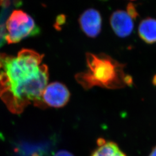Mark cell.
<instances>
[{"instance_id": "6", "label": "cell", "mask_w": 156, "mask_h": 156, "mask_svg": "<svg viewBox=\"0 0 156 156\" xmlns=\"http://www.w3.org/2000/svg\"><path fill=\"white\" fill-rule=\"evenodd\" d=\"M110 24L114 33L118 37L125 38L132 33L134 23L127 13L122 10L114 12L110 17Z\"/></svg>"}, {"instance_id": "7", "label": "cell", "mask_w": 156, "mask_h": 156, "mask_svg": "<svg viewBox=\"0 0 156 156\" xmlns=\"http://www.w3.org/2000/svg\"><path fill=\"white\" fill-rule=\"evenodd\" d=\"M140 38L146 43H156V19L147 17L142 20L138 27Z\"/></svg>"}, {"instance_id": "2", "label": "cell", "mask_w": 156, "mask_h": 156, "mask_svg": "<svg viewBox=\"0 0 156 156\" xmlns=\"http://www.w3.org/2000/svg\"><path fill=\"white\" fill-rule=\"evenodd\" d=\"M86 62L87 69L75 76L84 89L94 86L117 89L133 84L132 78L124 73V65L107 55L87 53Z\"/></svg>"}, {"instance_id": "10", "label": "cell", "mask_w": 156, "mask_h": 156, "mask_svg": "<svg viewBox=\"0 0 156 156\" xmlns=\"http://www.w3.org/2000/svg\"><path fill=\"white\" fill-rule=\"evenodd\" d=\"M111 156H127V155L123 151H121V149H120L116 151L115 153L112 154Z\"/></svg>"}, {"instance_id": "11", "label": "cell", "mask_w": 156, "mask_h": 156, "mask_svg": "<svg viewBox=\"0 0 156 156\" xmlns=\"http://www.w3.org/2000/svg\"><path fill=\"white\" fill-rule=\"evenodd\" d=\"M149 156H156V146L153 148Z\"/></svg>"}, {"instance_id": "1", "label": "cell", "mask_w": 156, "mask_h": 156, "mask_svg": "<svg viewBox=\"0 0 156 156\" xmlns=\"http://www.w3.org/2000/svg\"><path fill=\"white\" fill-rule=\"evenodd\" d=\"M43 55L23 49L16 57L4 56L0 69V98L13 113L28 105L43 104L42 96L49 79L48 68L42 64Z\"/></svg>"}, {"instance_id": "8", "label": "cell", "mask_w": 156, "mask_h": 156, "mask_svg": "<svg viewBox=\"0 0 156 156\" xmlns=\"http://www.w3.org/2000/svg\"><path fill=\"white\" fill-rule=\"evenodd\" d=\"M127 14L132 19H135L137 17L139 16L138 12L137 11L135 6L134 5V4L129 2L128 3L127 5Z\"/></svg>"}, {"instance_id": "4", "label": "cell", "mask_w": 156, "mask_h": 156, "mask_svg": "<svg viewBox=\"0 0 156 156\" xmlns=\"http://www.w3.org/2000/svg\"><path fill=\"white\" fill-rule=\"evenodd\" d=\"M69 98V90L64 84L57 82L46 86L42 96L43 104L55 108L67 105Z\"/></svg>"}, {"instance_id": "12", "label": "cell", "mask_w": 156, "mask_h": 156, "mask_svg": "<svg viewBox=\"0 0 156 156\" xmlns=\"http://www.w3.org/2000/svg\"><path fill=\"white\" fill-rule=\"evenodd\" d=\"M5 0H0V5H2L3 4V2H4Z\"/></svg>"}, {"instance_id": "3", "label": "cell", "mask_w": 156, "mask_h": 156, "mask_svg": "<svg viewBox=\"0 0 156 156\" xmlns=\"http://www.w3.org/2000/svg\"><path fill=\"white\" fill-rule=\"evenodd\" d=\"M5 39L9 44H16L23 39L39 35L40 28L33 18L20 9L14 10L6 22Z\"/></svg>"}, {"instance_id": "9", "label": "cell", "mask_w": 156, "mask_h": 156, "mask_svg": "<svg viewBox=\"0 0 156 156\" xmlns=\"http://www.w3.org/2000/svg\"><path fill=\"white\" fill-rule=\"evenodd\" d=\"M54 156H74L72 153L66 151H60L57 152Z\"/></svg>"}, {"instance_id": "5", "label": "cell", "mask_w": 156, "mask_h": 156, "mask_svg": "<svg viewBox=\"0 0 156 156\" xmlns=\"http://www.w3.org/2000/svg\"><path fill=\"white\" fill-rule=\"evenodd\" d=\"M80 27L90 38L97 37L102 28V17L97 10L90 8L83 12L79 18Z\"/></svg>"}]
</instances>
